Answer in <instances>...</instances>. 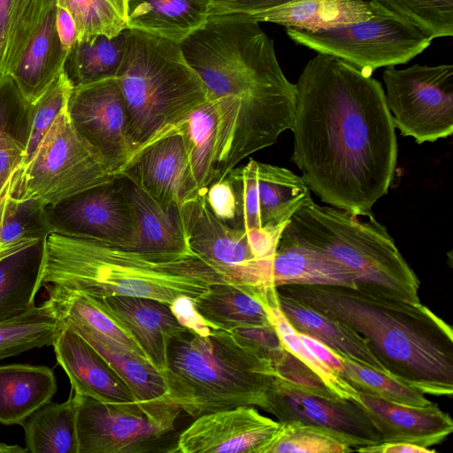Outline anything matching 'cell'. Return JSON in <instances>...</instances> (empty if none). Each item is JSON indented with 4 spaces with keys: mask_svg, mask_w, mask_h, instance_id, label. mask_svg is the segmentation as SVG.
Masks as SVG:
<instances>
[{
    "mask_svg": "<svg viewBox=\"0 0 453 453\" xmlns=\"http://www.w3.org/2000/svg\"><path fill=\"white\" fill-rule=\"evenodd\" d=\"M213 0H127V28L180 43L202 27Z\"/></svg>",
    "mask_w": 453,
    "mask_h": 453,
    "instance_id": "cell-24",
    "label": "cell"
},
{
    "mask_svg": "<svg viewBox=\"0 0 453 453\" xmlns=\"http://www.w3.org/2000/svg\"><path fill=\"white\" fill-rule=\"evenodd\" d=\"M279 242L327 256L356 274L357 288L420 302L418 276L372 212L355 214L311 197L292 215Z\"/></svg>",
    "mask_w": 453,
    "mask_h": 453,
    "instance_id": "cell-5",
    "label": "cell"
},
{
    "mask_svg": "<svg viewBox=\"0 0 453 453\" xmlns=\"http://www.w3.org/2000/svg\"><path fill=\"white\" fill-rule=\"evenodd\" d=\"M270 288L212 283L193 299L194 305L203 320L216 329L234 332L268 327L273 326L267 306Z\"/></svg>",
    "mask_w": 453,
    "mask_h": 453,
    "instance_id": "cell-22",
    "label": "cell"
},
{
    "mask_svg": "<svg viewBox=\"0 0 453 453\" xmlns=\"http://www.w3.org/2000/svg\"><path fill=\"white\" fill-rule=\"evenodd\" d=\"M30 453H78L76 405L73 390L63 403H48L20 424Z\"/></svg>",
    "mask_w": 453,
    "mask_h": 453,
    "instance_id": "cell-31",
    "label": "cell"
},
{
    "mask_svg": "<svg viewBox=\"0 0 453 453\" xmlns=\"http://www.w3.org/2000/svg\"><path fill=\"white\" fill-rule=\"evenodd\" d=\"M433 40L453 35V0H373Z\"/></svg>",
    "mask_w": 453,
    "mask_h": 453,
    "instance_id": "cell-39",
    "label": "cell"
},
{
    "mask_svg": "<svg viewBox=\"0 0 453 453\" xmlns=\"http://www.w3.org/2000/svg\"><path fill=\"white\" fill-rule=\"evenodd\" d=\"M264 410L280 423L300 421L325 427L343 438L354 451L381 442L379 431L359 403L305 392L278 376L268 390Z\"/></svg>",
    "mask_w": 453,
    "mask_h": 453,
    "instance_id": "cell-15",
    "label": "cell"
},
{
    "mask_svg": "<svg viewBox=\"0 0 453 453\" xmlns=\"http://www.w3.org/2000/svg\"><path fill=\"white\" fill-rule=\"evenodd\" d=\"M166 397L193 418L238 406L265 409L273 362L234 333L186 329L168 344L162 372Z\"/></svg>",
    "mask_w": 453,
    "mask_h": 453,
    "instance_id": "cell-4",
    "label": "cell"
},
{
    "mask_svg": "<svg viewBox=\"0 0 453 453\" xmlns=\"http://www.w3.org/2000/svg\"><path fill=\"white\" fill-rule=\"evenodd\" d=\"M276 290L358 333L390 376L425 394L452 395V329L420 302L333 285Z\"/></svg>",
    "mask_w": 453,
    "mask_h": 453,
    "instance_id": "cell-2",
    "label": "cell"
},
{
    "mask_svg": "<svg viewBox=\"0 0 453 453\" xmlns=\"http://www.w3.org/2000/svg\"><path fill=\"white\" fill-rule=\"evenodd\" d=\"M392 121L418 144L453 133V65L388 66L382 73Z\"/></svg>",
    "mask_w": 453,
    "mask_h": 453,
    "instance_id": "cell-10",
    "label": "cell"
},
{
    "mask_svg": "<svg viewBox=\"0 0 453 453\" xmlns=\"http://www.w3.org/2000/svg\"><path fill=\"white\" fill-rule=\"evenodd\" d=\"M56 26L61 44L68 53L72 46L78 40V32L71 13L58 5L57 8Z\"/></svg>",
    "mask_w": 453,
    "mask_h": 453,
    "instance_id": "cell-48",
    "label": "cell"
},
{
    "mask_svg": "<svg viewBox=\"0 0 453 453\" xmlns=\"http://www.w3.org/2000/svg\"><path fill=\"white\" fill-rule=\"evenodd\" d=\"M51 233L89 239L129 251L135 221L120 177L45 207Z\"/></svg>",
    "mask_w": 453,
    "mask_h": 453,
    "instance_id": "cell-12",
    "label": "cell"
},
{
    "mask_svg": "<svg viewBox=\"0 0 453 453\" xmlns=\"http://www.w3.org/2000/svg\"><path fill=\"white\" fill-rule=\"evenodd\" d=\"M52 346L74 394L104 403L135 401L108 362L74 331L63 326Z\"/></svg>",
    "mask_w": 453,
    "mask_h": 453,
    "instance_id": "cell-18",
    "label": "cell"
},
{
    "mask_svg": "<svg viewBox=\"0 0 453 453\" xmlns=\"http://www.w3.org/2000/svg\"><path fill=\"white\" fill-rule=\"evenodd\" d=\"M222 280L197 258L157 261L96 241L50 233L40 287L56 285L104 298L129 296L171 305Z\"/></svg>",
    "mask_w": 453,
    "mask_h": 453,
    "instance_id": "cell-3",
    "label": "cell"
},
{
    "mask_svg": "<svg viewBox=\"0 0 453 453\" xmlns=\"http://www.w3.org/2000/svg\"><path fill=\"white\" fill-rule=\"evenodd\" d=\"M281 423L252 406L203 414L179 435L174 453H265Z\"/></svg>",
    "mask_w": 453,
    "mask_h": 453,
    "instance_id": "cell-16",
    "label": "cell"
},
{
    "mask_svg": "<svg viewBox=\"0 0 453 453\" xmlns=\"http://www.w3.org/2000/svg\"><path fill=\"white\" fill-rule=\"evenodd\" d=\"M267 306L272 325L283 348L310 368L337 396L359 403L358 390L323 364L301 342L280 308L276 288L268 291Z\"/></svg>",
    "mask_w": 453,
    "mask_h": 453,
    "instance_id": "cell-36",
    "label": "cell"
},
{
    "mask_svg": "<svg viewBox=\"0 0 453 453\" xmlns=\"http://www.w3.org/2000/svg\"><path fill=\"white\" fill-rule=\"evenodd\" d=\"M297 335L303 345L317 358H319L323 364L332 369L338 375L342 377V375L343 372V364L342 356L340 354L310 335L301 333H297Z\"/></svg>",
    "mask_w": 453,
    "mask_h": 453,
    "instance_id": "cell-47",
    "label": "cell"
},
{
    "mask_svg": "<svg viewBox=\"0 0 453 453\" xmlns=\"http://www.w3.org/2000/svg\"><path fill=\"white\" fill-rule=\"evenodd\" d=\"M155 201L180 206L203 193L197 187L188 161L185 139L171 131L136 151L119 173Z\"/></svg>",
    "mask_w": 453,
    "mask_h": 453,
    "instance_id": "cell-17",
    "label": "cell"
},
{
    "mask_svg": "<svg viewBox=\"0 0 453 453\" xmlns=\"http://www.w3.org/2000/svg\"><path fill=\"white\" fill-rule=\"evenodd\" d=\"M15 170L0 191V260L51 233L43 205L11 196Z\"/></svg>",
    "mask_w": 453,
    "mask_h": 453,
    "instance_id": "cell-33",
    "label": "cell"
},
{
    "mask_svg": "<svg viewBox=\"0 0 453 453\" xmlns=\"http://www.w3.org/2000/svg\"><path fill=\"white\" fill-rule=\"evenodd\" d=\"M28 1L29 0H0V72L5 59L12 25Z\"/></svg>",
    "mask_w": 453,
    "mask_h": 453,
    "instance_id": "cell-46",
    "label": "cell"
},
{
    "mask_svg": "<svg viewBox=\"0 0 453 453\" xmlns=\"http://www.w3.org/2000/svg\"><path fill=\"white\" fill-rule=\"evenodd\" d=\"M188 244L196 258L225 283L267 288L266 268L255 229L219 219L209 209L205 192L178 207Z\"/></svg>",
    "mask_w": 453,
    "mask_h": 453,
    "instance_id": "cell-11",
    "label": "cell"
},
{
    "mask_svg": "<svg viewBox=\"0 0 453 453\" xmlns=\"http://www.w3.org/2000/svg\"><path fill=\"white\" fill-rule=\"evenodd\" d=\"M23 157V151L19 149L0 150V183L4 182L18 168Z\"/></svg>",
    "mask_w": 453,
    "mask_h": 453,
    "instance_id": "cell-50",
    "label": "cell"
},
{
    "mask_svg": "<svg viewBox=\"0 0 453 453\" xmlns=\"http://www.w3.org/2000/svg\"><path fill=\"white\" fill-rule=\"evenodd\" d=\"M117 178L101 154L77 132L65 107L29 161L15 170L10 194L46 207Z\"/></svg>",
    "mask_w": 453,
    "mask_h": 453,
    "instance_id": "cell-7",
    "label": "cell"
},
{
    "mask_svg": "<svg viewBox=\"0 0 453 453\" xmlns=\"http://www.w3.org/2000/svg\"><path fill=\"white\" fill-rule=\"evenodd\" d=\"M116 79L127 105L132 156L173 129L208 98L180 43L139 30L128 28Z\"/></svg>",
    "mask_w": 453,
    "mask_h": 453,
    "instance_id": "cell-6",
    "label": "cell"
},
{
    "mask_svg": "<svg viewBox=\"0 0 453 453\" xmlns=\"http://www.w3.org/2000/svg\"><path fill=\"white\" fill-rule=\"evenodd\" d=\"M66 111L77 132L119 177L133 149L127 105L116 77L73 88Z\"/></svg>",
    "mask_w": 453,
    "mask_h": 453,
    "instance_id": "cell-14",
    "label": "cell"
},
{
    "mask_svg": "<svg viewBox=\"0 0 453 453\" xmlns=\"http://www.w3.org/2000/svg\"><path fill=\"white\" fill-rule=\"evenodd\" d=\"M341 356L343 364L342 376L357 390L409 407L428 408L435 405L419 389L386 372Z\"/></svg>",
    "mask_w": 453,
    "mask_h": 453,
    "instance_id": "cell-35",
    "label": "cell"
},
{
    "mask_svg": "<svg viewBox=\"0 0 453 453\" xmlns=\"http://www.w3.org/2000/svg\"><path fill=\"white\" fill-rule=\"evenodd\" d=\"M72 88L71 83L62 71L42 95L33 103L28 142L17 170L21 169L29 161L58 115L66 107Z\"/></svg>",
    "mask_w": 453,
    "mask_h": 453,
    "instance_id": "cell-40",
    "label": "cell"
},
{
    "mask_svg": "<svg viewBox=\"0 0 453 453\" xmlns=\"http://www.w3.org/2000/svg\"><path fill=\"white\" fill-rule=\"evenodd\" d=\"M32 108L13 78L0 73V134L10 137L23 151L28 142Z\"/></svg>",
    "mask_w": 453,
    "mask_h": 453,
    "instance_id": "cell-41",
    "label": "cell"
},
{
    "mask_svg": "<svg viewBox=\"0 0 453 453\" xmlns=\"http://www.w3.org/2000/svg\"><path fill=\"white\" fill-rule=\"evenodd\" d=\"M57 388L54 372L47 366L0 365V423L20 425L50 403Z\"/></svg>",
    "mask_w": 453,
    "mask_h": 453,
    "instance_id": "cell-26",
    "label": "cell"
},
{
    "mask_svg": "<svg viewBox=\"0 0 453 453\" xmlns=\"http://www.w3.org/2000/svg\"><path fill=\"white\" fill-rule=\"evenodd\" d=\"M372 1L374 14L368 19L315 32L287 27L286 33L296 44L369 75L380 67L405 64L429 47L431 37Z\"/></svg>",
    "mask_w": 453,
    "mask_h": 453,
    "instance_id": "cell-9",
    "label": "cell"
},
{
    "mask_svg": "<svg viewBox=\"0 0 453 453\" xmlns=\"http://www.w3.org/2000/svg\"><path fill=\"white\" fill-rule=\"evenodd\" d=\"M374 9L372 0H296L248 15L258 23L315 32L368 19Z\"/></svg>",
    "mask_w": 453,
    "mask_h": 453,
    "instance_id": "cell-25",
    "label": "cell"
},
{
    "mask_svg": "<svg viewBox=\"0 0 453 453\" xmlns=\"http://www.w3.org/2000/svg\"><path fill=\"white\" fill-rule=\"evenodd\" d=\"M3 149H19L23 151V150L10 137L0 134V150Z\"/></svg>",
    "mask_w": 453,
    "mask_h": 453,
    "instance_id": "cell-52",
    "label": "cell"
},
{
    "mask_svg": "<svg viewBox=\"0 0 453 453\" xmlns=\"http://www.w3.org/2000/svg\"><path fill=\"white\" fill-rule=\"evenodd\" d=\"M57 1L51 0L26 49L8 73L31 104L62 73L67 55L57 31Z\"/></svg>",
    "mask_w": 453,
    "mask_h": 453,
    "instance_id": "cell-23",
    "label": "cell"
},
{
    "mask_svg": "<svg viewBox=\"0 0 453 453\" xmlns=\"http://www.w3.org/2000/svg\"><path fill=\"white\" fill-rule=\"evenodd\" d=\"M81 335L108 362L132 392L135 401L165 395L163 374L148 359L96 331L65 326Z\"/></svg>",
    "mask_w": 453,
    "mask_h": 453,
    "instance_id": "cell-30",
    "label": "cell"
},
{
    "mask_svg": "<svg viewBox=\"0 0 453 453\" xmlns=\"http://www.w3.org/2000/svg\"><path fill=\"white\" fill-rule=\"evenodd\" d=\"M62 326L47 301L20 316L0 322V360L52 345Z\"/></svg>",
    "mask_w": 453,
    "mask_h": 453,
    "instance_id": "cell-34",
    "label": "cell"
},
{
    "mask_svg": "<svg viewBox=\"0 0 453 453\" xmlns=\"http://www.w3.org/2000/svg\"><path fill=\"white\" fill-rule=\"evenodd\" d=\"M226 177L237 201L234 226L246 230L285 226L301 204L311 197L302 175L253 159L234 167Z\"/></svg>",
    "mask_w": 453,
    "mask_h": 453,
    "instance_id": "cell-13",
    "label": "cell"
},
{
    "mask_svg": "<svg viewBox=\"0 0 453 453\" xmlns=\"http://www.w3.org/2000/svg\"><path fill=\"white\" fill-rule=\"evenodd\" d=\"M39 240L0 260V322L20 316L35 304L44 260Z\"/></svg>",
    "mask_w": 453,
    "mask_h": 453,
    "instance_id": "cell-29",
    "label": "cell"
},
{
    "mask_svg": "<svg viewBox=\"0 0 453 453\" xmlns=\"http://www.w3.org/2000/svg\"><path fill=\"white\" fill-rule=\"evenodd\" d=\"M13 173V172H12ZM12 174L10 175V177L12 176ZM10 177L4 181V182H1L0 183V191L3 189V188L4 187V185L7 183L8 180L10 179Z\"/></svg>",
    "mask_w": 453,
    "mask_h": 453,
    "instance_id": "cell-53",
    "label": "cell"
},
{
    "mask_svg": "<svg viewBox=\"0 0 453 453\" xmlns=\"http://www.w3.org/2000/svg\"><path fill=\"white\" fill-rule=\"evenodd\" d=\"M100 299L130 333L147 359L162 372L165 367L169 342L187 329L170 305L152 298L129 296Z\"/></svg>",
    "mask_w": 453,
    "mask_h": 453,
    "instance_id": "cell-20",
    "label": "cell"
},
{
    "mask_svg": "<svg viewBox=\"0 0 453 453\" xmlns=\"http://www.w3.org/2000/svg\"><path fill=\"white\" fill-rule=\"evenodd\" d=\"M296 0H213L211 15L253 14L284 5Z\"/></svg>",
    "mask_w": 453,
    "mask_h": 453,
    "instance_id": "cell-44",
    "label": "cell"
},
{
    "mask_svg": "<svg viewBox=\"0 0 453 453\" xmlns=\"http://www.w3.org/2000/svg\"><path fill=\"white\" fill-rule=\"evenodd\" d=\"M355 451L365 453H434L436 450L406 442H380Z\"/></svg>",
    "mask_w": 453,
    "mask_h": 453,
    "instance_id": "cell-49",
    "label": "cell"
},
{
    "mask_svg": "<svg viewBox=\"0 0 453 453\" xmlns=\"http://www.w3.org/2000/svg\"><path fill=\"white\" fill-rule=\"evenodd\" d=\"M128 35V28L116 36L99 35L89 41H79L68 51L63 72L72 87L116 77Z\"/></svg>",
    "mask_w": 453,
    "mask_h": 453,
    "instance_id": "cell-32",
    "label": "cell"
},
{
    "mask_svg": "<svg viewBox=\"0 0 453 453\" xmlns=\"http://www.w3.org/2000/svg\"><path fill=\"white\" fill-rule=\"evenodd\" d=\"M354 449L334 432L300 421L281 423L265 453H347Z\"/></svg>",
    "mask_w": 453,
    "mask_h": 453,
    "instance_id": "cell-38",
    "label": "cell"
},
{
    "mask_svg": "<svg viewBox=\"0 0 453 453\" xmlns=\"http://www.w3.org/2000/svg\"><path fill=\"white\" fill-rule=\"evenodd\" d=\"M74 19L79 41L116 36L127 28V0H56Z\"/></svg>",
    "mask_w": 453,
    "mask_h": 453,
    "instance_id": "cell-37",
    "label": "cell"
},
{
    "mask_svg": "<svg viewBox=\"0 0 453 453\" xmlns=\"http://www.w3.org/2000/svg\"><path fill=\"white\" fill-rule=\"evenodd\" d=\"M273 366L276 376L289 381L305 392L326 398H339L319 377L286 349L274 362Z\"/></svg>",
    "mask_w": 453,
    "mask_h": 453,
    "instance_id": "cell-42",
    "label": "cell"
},
{
    "mask_svg": "<svg viewBox=\"0 0 453 453\" xmlns=\"http://www.w3.org/2000/svg\"><path fill=\"white\" fill-rule=\"evenodd\" d=\"M205 200L211 211L219 219L234 226L237 217V201L233 185L227 177L208 187Z\"/></svg>",
    "mask_w": 453,
    "mask_h": 453,
    "instance_id": "cell-43",
    "label": "cell"
},
{
    "mask_svg": "<svg viewBox=\"0 0 453 453\" xmlns=\"http://www.w3.org/2000/svg\"><path fill=\"white\" fill-rule=\"evenodd\" d=\"M73 396L78 453L162 452L158 446L175 430L181 411L166 395L119 403Z\"/></svg>",
    "mask_w": 453,
    "mask_h": 453,
    "instance_id": "cell-8",
    "label": "cell"
},
{
    "mask_svg": "<svg viewBox=\"0 0 453 453\" xmlns=\"http://www.w3.org/2000/svg\"><path fill=\"white\" fill-rule=\"evenodd\" d=\"M296 88L291 161L322 202L355 214L372 212L397 163L395 127L381 84L318 53Z\"/></svg>",
    "mask_w": 453,
    "mask_h": 453,
    "instance_id": "cell-1",
    "label": "cell"
},
{
    "mask_svg": "<svg viewBox=\"0 0 453 453\" xmlns=\"http://www.w3.org/2000/svg\"><path fill=\"white\" fill-rule=\"evenodd\" d=\"M125 191L136 228L129 251L157 261L196 258L188 244L179 206L160 204L127 179Z\"/></svg>",
    "mask_w": 453,
    "mask_h": 453,
    "instance_id": "cell-19",
    "label": "cell"
},
{
    "mask_svg": "<svg viewBox=\"0 0 453 453\" xmlns=\"http://www.w3.org/2000/svg\"><path fill=\"white\" fill-rule=\"evenodd\" d=\"M277 295L280 308L296 332L310 335L340 355L387 373L366 341L351 327L288 296Z\"/></svg>",
    "mask_w": 453,
    "mask_h": 453,
    "instance_id": "cell-28",
    "label": "cell"
},
{
    "mask_svg": "<svg viewBox=\"0 0 453 453\" xmlns=\"http://www.w3.org/2000/svg\"><path fill=\"white\" fill-rule=\"evenodd\" d=\"M358 392L359 404L379 431L381 442H406L428 448L442 442L453 432L450 416L437 404L409 407Z\"/></svg>",
    "mask_w": 453,
    "mask_h": 453,
    "instance_id": "cell-21",
    "label": "cell"
},
{
    "mask_svg": "<svg viewBox=\"0 0 453 453\" xmlns=\"http://www.w3.org/2000/svg\"><path fill=\"white\" fill-rule=\"evenodd\" d=\"M171 310L178 320L188 329L201 334L210 333L211 327L196 310L194 301L188 296L178 297L171 305Z\"/></svg>",
    "mask_w": 453,
    "mask_h": 453,
    "instance_id": "cell-45",
    "label": "cell"
},
{
    "mask_svg": "<svg viewBox=\"0 0 453 453\" xmlns=\"http://www.w3.org/2000/svg\"><path fill=\"white\" fill-rule=\"evenodd\" d=\"M0 453H27V449L21 448L19 445H8L0 442Z\"/></svg>",
    "mask_w": 453,
    "mask_h": 453,
    "instance_id": "cell-51",
    "label": "cell"
},
{
    "mask_svg": "<svg viewBox=\"0 0 453 453\" xmlns=\"http://www.w3.org/2000/svg\"><path fill=\"white\" fill-rule=\"evenodd\" d=\"M268 287L319 284L356 288L354 273L327 256L304 247L278 244L266 273Z\"/></svg>",
    "mask_w": 453,
    "mask_h": 453,
    "instance_id": "cell-27",
    "label": "cell"
}]
</instances>
